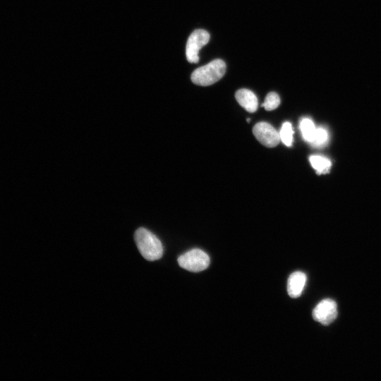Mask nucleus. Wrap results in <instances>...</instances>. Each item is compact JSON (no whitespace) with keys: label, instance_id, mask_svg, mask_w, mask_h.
Returning a JSON list of instances; mask_svg holds the SVG:
<instances>
[{"label":"nucleus","instance_id":"f257e3e1","mask_svg":"<svg viewBox=\"0 0 381 381\" xmlns=\"http://www.w3.org/2000/svg\"><path fill=\"white\" fill-rule=\"evenodd\" d=\"M134 239L142 256L149 261H155L162 258L163 247L160 240L151 231L145 228L138 229Z\"/></svg>","mask_w":381,"mask_h":381},{"label":"nucleus","instance_id":"f03ea898","mask_svg":"<svg viewBox=\"0 0 381 381\" xmlns=\"http://www.w3.org/2000/svg\"><path fill=\"white\" fill-rule=\"evenodd\" d=\"M226 71V64L217 59L195 69L191 74L192 82L198 85L208 86L219 80Z\"/></svg>","mask_w":381,"mask_h":381},{"label":"nucleus","instance_id":"9b49d317","mask_svg":"<svg viewBox=\"0 0 381 381\" xmlns=\"http://www.w3.org/2000/svg\"><path fill=\"white\" fill-rule=\"evenodd\" d=\"M279 137L282 143L287 147H290L293 143L294 131L289 122H284L280 129Z\"/></svg>","mask_w":381,"mask_h":381},{"label":"nucleus","instance_id":"423d86ee","mask_svg":"<svg viewBox=\"0 0 381 381\" xmlns=\"http://www.w3.org/2000/svg\"><path fill=\"white\" fill-rule=\"evenodd\" d=\"M256 139L267 147L277 146L280 140L279 133L270 123L259 122L253 128Z\"/></svg>","mask_w":381,"mask_h":381},{"label":"nucleus","instance_id":"ddd939ff","mask_svg":"<svg viewBox=\"0 0 381 381\" xmlns=\"http://www.w3.org/2000/svg\"><path fill=\"white\" fill-rule=\"evenodd\" d=\"M328 140V133L324 128H317L311 144L316 147L324 145Z\"/></svg>","mask_w":381,"mask_h":381},{"label":"nucleus","instance_id":"20e7f679","mask_svg":"<svg viewBox=\"0 0 381 381\" xmlns=\"http://www.w3.org/2000/svg\"><path fill=\"white\" fill-rule=\"evenodd\" d=\"M210 40V34L205 30H194L188 38L186 55L188 62L196 64L199 61V50Z\"/></svg>","mask_w":381,"mask_h":381},{"label":"nucleus","instance_id":"9d476101","mask_svg":"<svg viewBox=\"0 0 381 381\" xmlns=\"http://www.w3.org/2000/svg\"><path fill=\"white\" fill-rule=\"evenodd\" d=\"M309 159L312 167L319 173L326 172L330 168L331 162L325 157L312 155Z\"/></svg>","mask_w":381,"mask_h":381},{"label":"nucleus","instance_id":"6e6552de","mask_svg":"<svg viewBox=\"0 0 381 381\" xmlns=\"http://www.w3.org/2000/svg\"><path fill=\"white\" fill-rule=\"evenodd\" d=\"M238 104L248 112H255L258 109V98L250 90L240 89L235 94Z\"/></svg>","mask_w":381,"mask_h":381},{"label":"nucleus","instance_id":"f8f14e48","mask_svg":"<svg viewBox=\"0 0 381 381\" xmlns=\"http://www.w3.org/2000/svg\"><path fill=\"white\" fill-rule=\"evenodd\" d=\"M279 104V96L274 92H270L267 95L262 107H263L267 111H272L277 109Z\"/></svg>","mask_w":381,"mask_h":381},{"label":"nucleus","instance_id":"1a4fd4ad","mask_svg":"<svg viewBox=\"0 0 381 381\" xmlns=\"http://www.w3.org/2000/svg\"><path fill=\"white\" fill-rule=\"evenodd\" d=\"M316 128L313 121L308 118L303 119L300 123L302 136L305 140L310 143L313 140Z\"/></svg>","mask_w":381,"mask_h":381},{"label":"nucleus","instance_id":"0eeeda50","mask_svg":"<svg viewBox=\"0 0 381 381\" xmlns=\"http://www.w3.org/2000/svg\"><path fill=\"white\" fill-rule=\"evenodd\" d=\"M307 277L302 272H295L290 274L287 282V292L291 298L301 296L306 285Z\"/></svg>","mask_w":381,"mask_h":381},{"label":"nucleus","instance_id":"39448f33","mask_svg":"<svg viewBox=\"0 0 381 381\" xmlns=\"http://www.w3.org/2000/svg\"><path fill=\"white\" fill-rule=\"evenodd\" d=\"M337 317V306L331 298L321 301L313 310V319L323 325L331 324Z\"/></svg>","mask_w":381,"mask_h":381},{"label":"nucleus","instance_id":"7ed1b4c3","mask_svg":"<svg viewBox=\"0 0 381 381\" xmlns=\"http://www.w3.org/2000/svg\"><path fill=\"white\" fill-rule=\"evenodd\" d=\"M210 262L208 255L198 248L188 250L178 258L180 267L193 272H198L207 269Z\"/></svg>","mask_w":381,"mask_h":381}]
</instances>
